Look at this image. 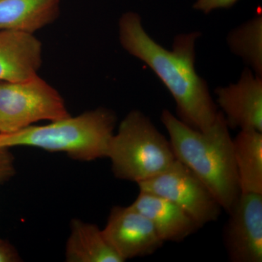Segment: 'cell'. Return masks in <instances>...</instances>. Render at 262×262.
<instances>
[{"instance_id":"obj_10","label":"cell","mask_w":262,"mask_h":262,"mask_svg":"<svg viewBox=\"0 0 262 262\" xmlns=\"http://www.w3.org/2000/svg\"><path fill=\"white\" fill-rule=\"evenodd\" d=\"M42 63V42L34 34L0 30V81L31 80Z\"/></svg>"},{"instance_id":"obj_9","label":"cell","mask_w":262,"mask_h":262,"mask_svg":"<svg viewBox=\"0 0 262 262\" xmlns=\"http://www.w3.org/2000/svg\"><path fill=\"white\" fill-rule=\"evenodd\" d=\"M215 94L229 129L262 132V77L248 67L236 83L217 88Z\"/></svg>"},{"instance_id":"obj_12","label":"cell","mask_w":262,"mask_h":262,"mask_svg":"<svg viewBox=\"0 0 262 262\" xmlns=\"http://www.w3.org/2000/svg\"><path fill=\"white\" fill-rule=\"evenodd\" d=\"M61 0H0V30L34 34L54 23Z\"/></svg>"},{"instance_id":"obj_8","label":"cell","mask_w":262,"mask_h":262,"mask_svg":"<svg viewBox=\"0 0 262 262\" xmlns=\"http://www.w3.org/2000/svg\"><path fill=\"white\" fill-rule=\"evenodd\" d=\"M103 233L124 260L153 254L165 243L145 215L132 206H114Z\"/></svg>"},{"instance_id":"obj_6","label":"cell","mask_w":262,"mask_h":262,"mask_svg":"<svg viewBox=\"0 0 262 262\" xmlns=\"http://www.w3.org/2000/svg\"><path fill=\"white\" fill-rule=\"evenodd\" d=\"M137 184L141 192L180 207L201 227L218 220L223 210L206 184L178 160L165 171Z\"/></svg>"},{"instance_id":"obj_1","label":"cell","mask_w":262,"mask_h":262,"mask_svg":"<svg viewBox=\"0 0 262 262\" xmlns=\"http://www.w3.org/2000/svg\"><path fill=\"white\" fill-rule=\"evenodd\" d=\"M118 28L123 49L145 63L173 96L179 120L195 130H208L220 111L206 80L195 70V45L201 33L179 34L169 51L150 37L138 13H124Z\"/></svg>"},{"instance_id":"obj_11","label":"cell","mask_w":262,"mask_h":262,"mask_svg":"<svg viewBox=\"0 0 262 262\" xmlns=\"http://www.w3.org/2000/svg\"><path fill=\"white\" fill-rule=\"evenodd\" d=\"M130 206L149 219L164 243L182 242L201 228L180 207L156 194L140 191Z\"/></svg>"},{"instance_id":"obj_7","label":"cell","mask_w":262,"mask_h":262,"mask_svg":"<svg viewBox=\"0 0 262 262\" xmlns=\"http://www.w3.org/2000/svg\"><path fill=\"white\" fill-rule=\"evenodd\" d=\"M224 244L232 262L262 261V194L241 193L229 212Z\"/></svg>"},{"instance_id":"obj_14","label":"cell","mask_w":262,"mask_h":262,"mask_svg":"<svg viewBox=\"0 0 262 262\" xmlns=\"http://www.w3.org/2000/svg\"><path fill=\"white\" fill-rule=\"evenodd\" d=\"M232 144L241 192L262 194V132L239 130Z\"/></svg>"},{"instance_id":"obj_17","label":"cell","mask_w":262,"mask_h":262,"mask_svg":"<svg viewBox=\"0 0 262 262\" xmlns=\"http://www.w3.org/2000/svg\"><path fill=\"white\" fill-rule=\"evenodd\" d=\"M237 1L238 0H196L193 8L208 14L213 10L231 8Z\"/></svg>"},{"instance_id":"obj_16","label":"cell","mask_w":262,"mask_h":262,"mask_svg":"<svg viewBox=\"0 0 262 262\" xmlns=\"http://www.w3.org/2000/svg\"><path fill=\"white\" fill-rule=\"evenodd\" d=\"M14 159L8 148H0V184L6 182L15 173Z\"/></svg>"},{"instance_id":"obj_4","label":"cell","mask_w":262,"mask_h":262,"mask_svg":"<svg viewBox=\"0 0 262 262\" xmlns=\"http://www.w3.org/2000/svg\"><path fill=\"white\" fill-rule=\"evenodd\" d=\"M107 158L117 179L136 184L163 173L177 160L169 139L149 117L136 110L120 122Z\"/></svg>"},{"instance_id":"obj_18","label":"cell","mask_w":262,"mask_h":262,"mask_svg":"<svg viewBox=\"0 0 262 262\" xmlns=\"http://www.w3.org/2000/svg\"><path fill=\"white\" fill-rule=\"evenodd\" d=\"M20 259L16 250L9 243L0 239V262H18Z\"/></svg>"},{"instance_id":"obj_15","label":"cell","mask_w":262,"mask_h":262,"mask_svg":"<svg viewBox=\"0 0 262 262\" xmlns=\"http://www.w3.org/2000/svg\"><path fill=\"white\" fill-rule=\"evenodd\" d=\"M227 41L231 51L262 77V15H257L231 31Z\"/></svg>"},{"instance_id":"obj_3","label":"cell","mask_w":262,"mask_h":262,"mask_svg":"<svg viewBox=\"0 0 262 262\" xmlns=\"http://www.w3.org/2000/svg\"><path fill=\"white\" fill-rule=\"evenodd\" d=\"M116 123L113 110L99 107L42 126L32 125L12 134H0V148L31 146L93 161L107 158Z\"/></svg>"},{"instance_id":"obj_5","label":"cell","mask_w":262,"mask_h":262,"mask_svg":"<svg viewBox=\"0 0 262 262\" xmlns=\"http://www.w3.org/2000/svg\"><path fill=\"white\" fill-rule=\"evenodd\" d=\"M70 116L61 94L39 75L23 82L0 81V134Z\"/></svg>"},{"instance_id":"obj_13","label":"cell","mask_w":262,"mask_h":262,"mask_svg":"<svg viewBox=\"0 0 262 262\" xmlns=\"http://www.w3.org/2000/svg\"><path fill=\"white\" fill-rule=\"evenodd\" d=\"M68 262H124L97 225L73 220L66 246Z\"/></svg>"},{"instance_id":"obj_2","label":"cell","mask_w":262,"mask_h":262,"mask_svg":"<svg viewBox=\"0 0 262 262\" xmlns=\"http://www.w3.org/2000/svg\"><path fill=\"white\" fill-rule=\"evenodd\" d=\"M160 119L177 159L206 184L228 213L241 191L232 139L223 114L219 112L214 123L205 131L188 126L168 110L162 112Z\"/></svg>"}]
</instances>
